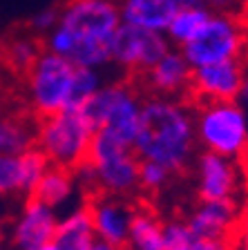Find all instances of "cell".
<instances>
[{
  "instance_id": "cell-1",
  "label": "cell",
  "mask_w": 248,
  "mask_h": 250,
  "mask_svg": "<svg viewBox=\"0 0 248 250\" xmlns=\"http://www.w3.org/2000/svg\"><path fill=\"white\" fill-rule=\"evenodd\" d=\"M121 22L119 0H68L56 27L45 34V49L76 67L103 69L112 62L110 47Z\"/></svg>"
},
{
  "instance_id": "cell-2",
  "label": "cell",
  "mask_w": 248,
  "mask_h": 250,
  "mask_svg": "<svg viewBox=\"0 0 248 250\" xmlns=\"http://www.w3.org/2000/svg\"><path fill=\"white\" fill-rule=\"evenodd\" d=\"M197 146L195 114L172 96L143 99L141 125L132 143L141 161H155L177 172L190 163Z\"/></svg>"
},
{
  "instance_id": "cell-3",
  "label": "cell",
  "mask_w": 248,
  "mask_h": 250,
  "mask_svg": "<svg viewBox=\"0 0 248 250\" xmlns=\"http://www.w3.org/2000/svg\"><path fill=\"white\" fill-rule=\"evenodd\" d=\"M96 127L83 107H68L43 116L36 127L34 146L47 156L49 166L74 170L88 161Z\"/></svg>"
},
{
  "instance_id": "cell-4",
  "label": "cell",
  "mask_w": 248,
  "mask_h": 250,
  "mask_svg": "<svg viewBox=\"0 0 248 250\" xmlns=\"http://www.w3.org/2000/svg\"><path fill=\"white\" fill-rule=\"evenodd\" d=\"M197 143L206 152L244 159L248 152V114L237 101H208L195 114Z\"/></svg>"
},
{
  "instance_id": "cell-5",
  "label": "cell",
  "mask_w": 248,
  "mask_h": 250,
  "mask_svg": "<svg viewBox=\"0 0 248 250\" xmlns=\"http://www.w3.org/2000/svg\"><path fill=\"white\" fill-rule=\"evenodd\" d=\"M25 83L27 101L41 119L74 107L76 65L68 58L43 49L34 65L25 72Z\"/></svg>"
},
{
  "instance_id": "cell-6",
  "label": "cell",
  "mask_w": 248,
  "mask_h": 250,
  "mask_svg": "<svg viewBox=\"0 0 248 250\" xmlns=\"http://www.w3.org/2000/svg\"><path fill=\"white\" fill-rule=\"evenodd\" d=\"M92 183L105 194L128 197L139 188L141 159L135 147L108 132H96L88 154Z\"/></svg>"
},
{
  "instance_id": "cell-7",
  "label": "cell",
  "mask_w": 248,
  "mask_h": 250,
  "mask_svg": "<svg viewBox=\"0 0 248 250\" xmlns=\"http://www.w3.org/2000/svg\"><path fill=\"white\" fill-rule=\"evenodd\" d=\"M96 132H108L123 143H135L141 125L143 99L125 83L101 85L96 94L83 105Z\"/></svg>"
},
{
  "instance_id": "cell-8",
  "label": "cell",
  "mask_w": 248,
  "mask_h": 250,
  "mask_svg": "<svg viewBox=\"0 0 248 250\" xmlns=\"http://www.w3.org/2000/svg\"><path fill=\"white\" fill-rule=\"evenodd\" d=\"M248 49V34L239 16L210 14L206 25L190 42L181 47L186 61L195 67L224 61H242Z\"/></svg>"
},
{
  "instance_id": "cell-9",
  "label": "cell",
  "mask_w": 248,
  "mask_h": 250,
  "mask_svg": "<svg viewBox=\"0 0 248 250\" xmlns=\"http://www.w3.org/2000/svg\"><path fill=\"white\" fill-rule=\"evenodd\" d=\"M170 49L172 45L165 34L145 31L139 29V27L121 22V27L116 29V34L112 38L110 58H112V65H116V67L143 74Z\"/></svg>"
},
{
  "instance_id": "cell-10",
  "label": "cell",
  "mask_w": 248,
  "mask_h": 250,
  "mask_svg": "<svg viewBox=\"0 0 248 250\" xmlns=\"http://www.w3.org/2000/svg\"><path fill=\"white\" fill-rule=\"evenodd\" d=\"M197 192L202 199H233L239 201L246 181V172L237 159L206 152L199 154L195 167Z\"/></svg>"
},
{
  "instance_id": "cell-11",
  "label": "cell",
  "mask_w": 248,
  "mask_h": 250,
  "mask_svg": "<svg viewBox=\"0 0 248 250\" xmlns=\"http://www.w3.org/2000/svg\"><path fill=\"white\" fill-rule=\"evenodd\" d=\"M58 226V214L54 208L38 199L29 197L16 214L9 232V244L14 250H38L54 241Z\"/></svg>"
},
{
  "instance_id": "cell-12",
  "label": "cell",
  "mask_w": 248,
  "mask_h": 250,
  "mask_svg": "<svg viewBox=\"0 0 248 250\" xmlns=\"http://www.w3.org/2000/svg\"><path fill=\"white\" fill-rule=\"evenodd\" d=\"M244 72L246 67L242 65V61H224L195 67L190 78V92L195 94V99H199V103L237 101Z\"/></svg>"
},
{
  "instance_id": "cell-13",
  "label": "cell",
  "mask_w": 248,
  "mask_h": 250,
  "mask_svg": "<svg viewBox=\"0 0 248 250\" xmlns=\"http://www.w3.org/2000/svg\"><path fill=\"white\" fill-rule=\"evenodd\" d=\"M242 219L239 201L233 199H202V203L190 212L186 224L192 232L210 237V239H228L233 237Z\"/></svg>"
},
{
  "instance_id": "cell-14",
  "label": "cell",
  "mask_w": 248,
  "mask_h": 250,
  "mask_svg": "<svg viewBox=\"0 0 248 250\" xmlns=\"http://www.w3.org/2000/svg\"><path fill=\"white\" fill-rule=\"evenodd\" d=\"M94 221V232L98 239L112 241V244L125 246L130 234V226L135 219V208L125 201V197L101 192L88 206Z\"/></svg>"
},
{
  "instance_id": "cell-15",
  "label": "cell",
  "mask_w": 248,
  "mask_h": 250,
  "mask_svg": "<svg viewBox=\"0 0 248 250\" xmlns=\"http://www.w3.org/2000/svg\"><path fill=\"white\" fill-rule=\"evenodd\" d=\"M145 85L150 87L157 96H172L177 99L179 94L190 92L192 65L186 61L179 47H172L170 52L161 56L148 72H143Z\"/></svg>"
},
{
  "instance_id": "cell-16",
  "label": "cell",
  "mask_w": 248,
  "mask_h": 250,
  "mask_svg": "<svg viewBox=\"0 0 248 250\" xmlns=\"http://www.w3.org/2000/svg\"><path fill=\"white\" fill-rule=\"evenodd\" d=\"M179 5L175 0H119L121 21L145 31L165 34Z\"/></svg>"
},
{
  "instance_id": "cell-17",
  "label": "cell",
  "mask_w": 248,
  "mask_h": 250,
  "mask_svg": "<svg viewBox=\"0 0 248 250\" xmlns=\"http://www.w3.org/2000/svg\"><path fill=\"white\" fill-rule=\"evenodd\" d=\"M94 239L96 232H94V221L88 206L69 208L63 217H58L54 241L63 250H90Z\"/></svg>"
},
{
  "instance_id": "cell-18",
  "label": "cell",
  "mask_w": 248,
  "mask_h": 250,
  "mask_svg": "<svg viewBox=\"0 0 248 250\" xmlns=\"http://www.w3.org/2000/svg\"><path fill=\"white\" fill-rule=\"evenodd\" d=\"M76 190H78V181H76V177H74V170L49 166L47 172L43 174V179L38 181V186L31 197L47 203L49 208L61 210V208H68L69 203L74 201Z\"/></svg>"
},
{
  "instance_id": "cell-19",
  "label": "cell",
  "mask_w": 248,
  "mask_h": 250,
  "mask_svg": "<svg viewBox=\"0 0 248 250\" xmlns=\"http://www.w3.org/2000/svg\"><path fill=\"white\" fill-rule=\"evenodd\" d=\"M125 250H165V224L150 210H135Z\"/></svg>"
},
{
  "instance_id": "cell-20",
  "label": "cell",
  "mask_w": 248,
  "mask_h": 250,
  "mask_svg": "<svg viewBox=\"0 0 248 250\" xmlns=\"http://www.w3.org/2000/svg\"><path fill=\"white\" fill-rule=\"evenodd\" d=\"M212 11H208L203 5H186L179 7L177 14L172 16L170 25L165 29V36L170 41L172 47H183L186 42H190L197 36V31L206 25V21L210 18Z\"/></svg>"
},
{
  "instance_id": "cell-21",
  "label": "cell",
  "mask_w": 248,
  "mask_h": 250,
  "mask_svg": "<svg viewBox=\"0 0 248 250\" xmlns=\"http://www.w3.org/2000/svg\"><path fill=\"white\" fill-rule=\"evenodd\" d=\"M165 250H233L228 239H210L190 230L186 221L165 224Z\"/></svg>"
},
{
  "instance_id": "cell-22",
  "label": "cell",
  "mask_w": 248,
  "mask_h": 250,
  "mask_svg": "<svg viewBox=\"0 0 248 250\" xmlns=\"http://www.w3.org/2000/svg\"><path fill=\"white\" fill-rule=\"evenodd\" d=\"M18 194L31 197L23 156L21 152H2L0 154V199L18 197Z\"/></svg>"
},
{
  "instance_id": "cell-23",
  "label": "cell",
  "mask_w": 248,
  "mask_h": 250,
  "mask_svg": "<svg viewBox=\"0 0 248 250\" xmlns=\"http://www.w3.org/2000/svg\"><path fill=\"white\" fill-rule=\"evenodd\" d=\"M36 143V130L21 119H0V154L25 152Z\"/></svg>"
},
{
  "instance_id": "cell-24",
  "label": "cell",
  "mask_w": 248,
  "mask_h": 250,
  "mask_svg": "<svg viewBox=\"0 0 248 250\" xmlns=\"http://www.w3.org/2000/svg\"><path fill=\"white\" fill-rule=\"evenodd\" d=\"M41 42L36 38L31 36H21V38H14V41L7 45L5 49V62L9 65L11 69L16 72H27V69L34 65L38 56H41Z\"/></svg>"
},
{
  "instance_id": "cell-25",
  "label": "cell",
  "mask_w": 248,
  "mask_h": 250,
  "mask_svg": "<svg viewBox=\"0 0 248 250\" xmlns=\"http://www.w3.org/2000/svg\"><path fill=\"white\" fill-rule=\"evenodd\" d=\"M172 172L168 170L165 166L161 163H155V161H141L139 166V188L143 190H161V188L168 183Z\"/></svg>"
},
{
  "instance_id": "cell-26",
  "label": "cell",
  "mask_w": 248,
  "mask_h": 250,
  "mask_svg": "<svg viewBox=\"0 0 248 250\" xmlns=\"http://www.w3.org/2000/svg\"><path fill=\"white\" fill-rule=\"evenodd\" d=\"M202 5L212 14H226V16H242L246 9L248 0H202Z\"/></svg>"
},
{
  "instance_id": "cell-27",
  "label": "cell",
  "mask_w": 248,
  "mask_h": 250,
  "mask_svg": "<svg viewBox=\"0 0 248 250\" xmlns=\"http://www.w3.org/2000/svg\"><path fill=\"white\" fill-rule=\"evenodd\" d=\"M58 14H61V9H54V7H47V9H41L34 18H31V29L38 31V34H49V31L56 27L58 22Z\"/></svg>"
},
{
  "instance_id": "cell-28",
  "label": "cell",
  "mask_w": 248,
  "mask_h": 250,
  "mask_svg": "<svg viewBox=\"0 0 248 250\" xmlns=\"http://www.w3.org/2000/svg\"><path fill=\"white\" fill-rule=\"evenodd\" d=\"M230 248L233 250H248V212L242 214L233 237H230Z\"/></svg>"
},
{
  "instance_id": "cell-29",
  "label": "cell",
  "mask_w": 248,
  "mask_h": 250,
  "mask_svg": "<svg viewBox=\"0 0 248 250\" xmlns=\"http://www.w3.org/2000/svg\"><path fill=\"white\" fill-rule=\"evenodd\" d=\"M237 103L246 109L248 114V69L244 72V81H242V87H239V94H237Z\"/></svg>"
},
{
  "instance_id": "cell-30",
  "label": "cell",
  "mask_w": 248,
  "mask_h": 250,
  "mask_svg": "<svg viewBox=\"0 0 248 250\" xmlns=\"http://www.w3.org/2000/svg\"><path fill=\"white\" fill-rule=\"evenodd\" d=\"M90 250H125V246H119V244H112V241H105V239H94Z\"/></svg>"
},
{
  "instance_id": "cell-31",
  "label": "cell",
  "mask_w": 248,
  "mask_h": 250,
  "mask_svg": "<svg viewBox=\"0 0 248 250\" xmlns=\"http://www.w3.org/2000/svg\"><path fill=\"white\" fill-rule=\"evenodd\" d=\"M179 7H186V5H202V0H175Z\"/></svg>"
},
{
  "instance_id": "cell-32",
  "label": "cell",
  "mask_w": 248,
  "mask_h": 250,
  "mask_svg": "<svg viewBox=\"0 0 248 250\" xmlns=\"http://www.w3.org/2000/svg\"><path fill=\"white\" fill-rule=\"evenodd\" d=\"M38 250H63V248L56 244V241H49V244H45L43 248H38Z\"/></svg>"
},
{
  "instance_id": "cell-33",
  "label": "cell",
  "mask_w": 248,
  "mask_h": 250,
  "mask_svg": "<svg viewBox=\"0 0 248 250\" xmlns=\"http://www.w3.org/2000/svg\"><path fill=\"white\" fill-rule=\"evenodd\" d=\"M244 172H246V181H248V152H246V156H244Z\"/></svg>"
},
{
  "instance_id": "cell-34",
  "label": "cell",
  "mask_w": 248,
  "mask_h": 250,
  "mask_svg": "<svg viewBox=\"0 0 248 250\" xmlns=\"http://www.w3.org/2000/svg\"><path fill=\"white\" fill-rule=\"evenodd\" d=\"M2 67H5V56L0 54V81H2Z\"/></svg>"
},
{
  "instance_id": "cell-35",
  "label": "cell",
  "mask_w": 248,
  "mask_h": 250,
  "mask_svg": "<svg viewBox=\"0 0 248 250\" xmlns=\"http://www.w3.org/2000/svg\"><path fill=\"white\" fill-rule=\"evenodd\" d=\"M0 250H2V228H0Z\"/></svg>"
}]
</instances>
